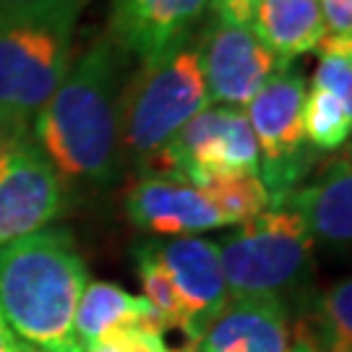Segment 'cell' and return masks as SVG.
<instances>
[{
    "label": "cell",
    "instance_id": "obj_13",
    "mask_svg": "<svg viewBox=\"0 0 352 352\" xmlns=\"http://www.w3.org/2000/svg\"><path fill=\"white\" fill-rule=\"evenodd\" d=\"M292 324L279 298L227 300L206 327L196 352H287Z\"/></svg>",
    "mask_w": 352,
    "mask_h": 352
},
{
    "label": "cell",
    "instance_id": "obj_18",
    "mask_svg": "<svg viewBox=\"0 0 352 352\" xmlns=\"http://www.w3.org/2000/svg\"><path fill=\"white\" fill-rule=\"evenodd\" d=\"M352 131V104L327 89L311 87L302 102V133L316 151H334L347 144Z\"/></svg>",
    "mask_w": 352,
    "mask_h": 352
},
{
    "label": "cell",
    "instance_id": "obj_24",
    "mask_svg": "<svg viewBox=\"0 0 352 352\" xmlns=\"http://www.w3.org/2000/svg\"><path fill=\"white\" fill-rule=\"evenodd\" d=\"M287 352H316V347L308 342V337H302L300 331L295 329V331H292V337H289Z\"/></svg>",
    "mask_w": 352,
    "mask_h": 352
},
{
    "label": "cell",
    "instance_id": "obj_3",
    "mask_svg": "<svg viewBox=\"0 0 352 352\" xmlns=\"http://www.w3.org/2000/svg\"><path fill=\"white\" fill-rule=\"evenodd\" d=\"M84 6L0 13V128L32 133L71 68L76 19Z\"/></svg>",
    "mask_w": 352,
    "mask_h": 352
},
{
    "label": "cell",
    "instance_id": "obj_4",
    "mask_svg": "<svg viewBox=\"0 0 352 352\" xmlns=\"http://www.w3.org/2000/svg\"><path fill=\"white\" fill-rule=\"evenodd\" d=\"M209 104L199 39L190 34L144 60L131 87L120 94V146L151 164L177 131Z\"/></svg>",
    "mask_w": 352,
    "mask_h": 352
},
{
    "label": "cell",
    "instance_id": "obj_10",
    "mask_svg": "<svg viewBox=\"0 0 352 352\" xmlns=\"http://www.w3.org/2000/svg\"><path fill=\"white\" fill-rule=\"evenodd\" d=\"M149 245L154 256L162 261L180 300V331L186 334L188 344H196L230 300L219 261V245L199 235H180L162 243L154 240Z\"/></svg>",
    "mask_w": 352,
    "mask_h": 352
},
{
    "label": "cell",
    "instance_id": "obj_15",
    "mask_svg": "<svg viewBox=\"0 0 352 352\" xmlns=\"http://www.w3.org/2000/svg\"><path fill=\"white\" fill-rule=\"evenodd\" d=\"M248 26L282 63L314 52L327 34L318 0H256Z\"/></svg>",
    "mask_w": 352,
    "mask_h": 352
},
{
    "label": "cell",
    "instance_id": "obj_25",
    "mask_svg": "<svg viewBox=\"0 0 352 352\" xmlns=\"http://www.w3.org/2000/svg\"><path fill=\"white\" fill-rule=\"evenodd\" d=\"M16 337L11 334V329L6 327V321H3V316H0V352H8L16 344Z\"/></svg>",
    "mask_w": 352,
    "mask_h": 352
},
{
    "label": "cell",
    "instance_id": "obj_19",
    "mask_svg": "<svg viewBox=\"0 0 352 352\" xmlns=\"http://www.w3.org/2000/svg\"><path fill=\"white\" fill-rule=\"evenodd\" d=\"M201 190L225 225L248 222L256 214L266 212L272 206L269 190L258 175L219 177V180L206 183Z\"/></svg>",
    "mask_w": 352,
    "mask_h": 352
},
{
    "label": "cell",
    "instance_id": "obj_22",
    "mask_svg": "<svg viewBox=\"0 0 352 352\" xmlns=\"http://www.w3.org/2000/svg\"><path fill=\"white\" fill-rule=\"evenodd\" d=\"M256 0H206V11L212 19L230 24H251V13Z\"/></svg>",
    "mask_w": 352,
    "mask_h": 352
},
{
    "label": "cell",
    "instance_id": "obj_8",
    "mask_svg": "<svg viewBox=\"0 0 352 352\" xmlns=\"http://www.w3.org/2000/svg\"><path fill=\"white\" fill-rule=\"evenodd\" d=\"M63 193L32 133L0 128V245L50 227L63 212Z\"/></svg>",
    "mask_w": 352,
    "mask_h": 352
},
{
    "label": "cell",
    "instance_id": "obj_17",
    "mask_svg": "<svg viewBox=\"0 0 352 352\" xmlns=\"http://www.w3.org/2000/svg\"><path fill=\"white\" fill-rule=\"evenodd\" d=\"M298 331L316 352H352V282L340 279L321 295L314 318L300 321Z\"/></svg>",
    "mask_w": 352,
    "mask_h": 352
},
{
    "label": "cell",
    "instance_id": "obj_5",
    "mask_svg": "<svg viewBox=\"0 0 352 352\" xmlns=\"http://www.w3.org/2000/svg\"><path fill=\"white\" fill-rule=\"evenodd\" d=\"M219 245L230 300L279 298L302 279L314 240L302 219L285 206H269Z\"/></svg>",
    "mask_w": 352,
    "mask_h": 352
},
{
    "label": "cell",
    "instance_id": "obj_26",
    "mask_svg": "<svg viewBox=\"0 0 352 352\" xmlns=\"http://www.w3.org/2000/svg\"><path fill=\"white\" fill-rule=\"evenodd\" d=\"M81 352H118L113 344H107V342H94V344H87V347H81Z\"/></svg>",
    "mask_w": 352,
    "mask_h": 352
},
{
    "label": "cell",
    "instance_id": "obj_28",
    "mask_svg": "<svg viewBox=\"0 0 352 352\" xmlns=\"http://www.w3.org/2000/svg\"><path fill=\"white\" fill-rule=\"evenodd\" d=\"M170 352H196L193 344H186V347H180V350H170Z\"/></svg>",
    "mask_w": 352,
    "mask_h": 352
},
{
    "label": "cell",
    "instance_id": "obj_27",
    "mask_svg": "<svg viewBox=\"0 0 352 352\" xmlns=\"http://www.w3.org/2000/svg\"><path fill=\"white\" fill-rule=\"evenodd\" d=\"M8 352H45V350H39V347H32V344H26V342H16V344H13Z\"/></svg>",
    "mask_w": 352,
    "mask_h": 352
},
{
    "label": "cell",
    "instance_id": "obj_2",
    "mask_svg": "<svg viewBox=\"0 0 352 352\" xmlns=\"http://www.w3.org/2000/svg\"><path fill=\"white\" fill-rule=\"evenodd\" d=\"M87 282L84 256L63 227H42L0 245V316L32 347L81 352L74 316Z\"/></svg>",
    "mask_w": 352,
    "mask_h": 352
},
{
    "label": "cell",
    "instance_id": "obj_12",
    "mask_svg": "<svg viewBox=\"0 0 352 352\" xmlns=\"http://www.w3.org/2000/svg\"><path fill=\"white\" fill-rule=\"evenodd\" d=\"M206 0H113L110 39L141 63L193 34Z\"/></svg>",
    "mask_w": 352,
    "mask_h": 352
},
{
    "label": "cell",
    "instance_id": "obj_14",
    "mask_svg": "<svg viewBox=\"0 0 352 352\" xmlns=\"http://www.w3.org/2000/svg\"><path fill=\"white\" fill-rule=\"evenodd\" d=\"M302 219L311 240L342 248L352 238V167L350 157H340L316 175L308 186H298L279 204Z\"/></svg>",
    "mask_w": 352,
    "mask_h": 352
},
{
    "label": "cell",
    "instance_id": "obj_20",
    "mask_svg": "<svg viewBox=\"0 0 352 352\" xmlns=\"http://www.w3.org/2000/svg\"><path fill=\"white\" fill-rule=\"evenodd\" d=\"M136 269H139L141 287H144V298L154 305V311L162 316L170 329H180L183 321V311H180V300L175 295V287L164 272L162 261L154 256L151 245H141L136 251Z\"/></svg>",
    "mask_w": 352,
    "mask_h": 352
},
{
    "label": "cell",
    "instance_id": "obj_7",
    "mask_svg": "<svg viewBox=\"0 0 352 352\" xmlns=\"http://www.w3.org/2000/svg\"><path fill=\"white\" fill-rule=\"evenodd\" d=\"M258 144L238 107H206L177 131L151 162L160 175L177 177L196 188L219 177L258 175Z\"/></svg>",
    "mask_w": 352,
    "mask_h": 352
},
{
    "label": "cell",
    "instance_id": "obj_21",
    "mask_svg": "<svg viewBox=\"0 0 352 352\" xmlns=\"http://www.w3.org/2000/svg\"><path fill=\"white\" fill-rule=\"evenodd\" d=\"M100 342L113 344L118 352H170L164 344L162 331H154L144 324H123L107 331Z\"/></svg>",
    "mask_w": 352,
    "mask_h": 352
},
{
    "label": "cell",
    "instance_id": "obj_23",
    "mask_svg": "<svg viewBox=\"0 0 352 352\" xmlns=\"http://www.w3.org/2000/svg\"><path fill=\"white\" fill-rule=\"evenodd\" d=\"M87 0H0V13H19V11H47L60 6H84Z\"/></svg>",
    "mask_w": 352,
    "mask_h": 352
},
{
    "label": "cell",
    "instance_id": "obj_9",
    "mask_svg": "<svg viewBox=\"0 0 352 352\" xmlns=\"http://www.w3.org/2000/svg\"><path fill=\"white\" fill-rule=\"evenodd\" d=\"M204 78L212 102L243 110L277 71L289 68L248 24L212 19L199 39Z\"/></svg>",
    "mask_w": 352,
    "mask_h": 352
},
{
    "label": "cell",
    "instance_id": "obj_11",
    "mask_svg": "<svg viewBox=\"0 0 352 352\" xmlns=\"http://www.w3.org/2000/svg\"><path fill=\"white\" fill-rule=\"evenodd\" d=\"M126 214L133 225L157 238L199 235L225 227L201 188L177 177H141L126 196Z\"/></svg>",
    "mask_w": 352,
    "mask_h": 352
},
{
    "label": "cell",
    "instance_id": "obj_16",
    "mask_svg": "<svg viewBox=\"0 0 352 352\" xmlns=\"http://www.w3.org/2000/svg\"><path fill=\"white\" fill-rule=\"evenodd\" d=\"M123 324H144L162 334L170 329L144 295H133L110 282H87L74 316V334L78 347L100 342L107 331Z\"/></svg>",
    "mask_w": 352,
    "mask_h": 352
},
{
    "label": "cell",
    "instance_id": "obj_6",
    "mask_svg": "<svg viewBox=\"0 0 352 352\" xmlns=\"http://www.w3.org/2000/svg\"><path fill=\"white\" fill-rule=\"evenodd\" d=\"M308 84L298 71H277L243 107L258 144V177L272 206L287 199L314 167L316 149L302 133V102Z\"/></svg>",
    "mask_w": 352,
    "mask_h": 352
},
{
    "label": "cell",
    "instance_id": "obj_1",
    "mask_svg": "<svg viewBox=\"0 0 352 352\" xmlns=\"http://www.w3.org/2000/svg\"><path fill=\"white\" fill-rule=\"evenodd\" d=\"M120 68L123 50L102 37L68 68L34 118L32 139L63 183L107 186L118 175Z\"/></svg>",
    "mask_w": 352,
    "mask_h": 352
}]
</instances>
